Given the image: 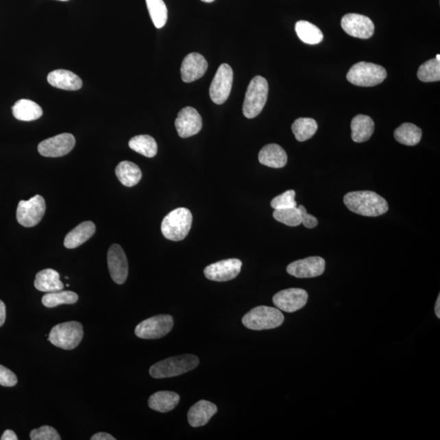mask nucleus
<instances>
[{
	"label": "nucleus",
	"mask_w": 440,
	"mask_h": 440,
	"mask_svg": "<svg viewBox=\"0 0 440 440\" xmlns=\"http://www.w3.org/2000/svg\"><path fill=\"white\" fill-rule=\"evenodd\" d=\"M343 201L352 212L363 217H380L389 210L387 201L372 191L348 193L344 196Z\"/></svg>",
	"instance_id": "obj_1"
},
{
	"label": "nucleus",
	"mask_w": 440,
	"mask_h": 440,
	"mask_svg": "<svg viewBox=\"0 0 440 440\" xmlns=\"http://www.w3.org/2000/svg\"><path fill=\"white\" fill-rule=\"evenodd\" d=\"M199 365V359L194 355H181L167 358L151 366L149 374L154 378H167L186 374Z\"/></svg>",
	"instance_id": "obj_2"
},
{
	"label": "nucleus",
	"mask_w": 440,
	"mask_h": 440,
	"mask_svg": "<svg viewBox=\"0 0 440 440\" xmlns=\"http://www.w3.org/2000/svg\"><path fill=\"white\" fill-rule=\"evenodd\" d=\"M193 215L184 207L172 210L163 219L161 230L167 239L173 241H182L191 230Z\"/></svg>",
	"instance_id": "obj_3"
},
{
	"label": "nucleus",
	"mask_w": 440,
	"mask_h": 440,
	"mask_svg": "<svg viewBox=\"0 0 440 440\" xmlns=\"http://www.w3.org/2000/svg\"><path fill=\"white\" fill-rule=\"evenodd\" d=\"M284 315L277 308L258 306L250 310L243 318V325L252 330L276 329L282 325Z\"/></svg>",
	"instance_id": "obj_4"
},
{
	"label": "nucleus",
	"mask_w": 440,
	"mask_h": 440,
	"mask_svg": "<svg viewBox=\"0 0 440 440\" xmlns=\"http://www.w3.org/2000/svg\"><path fill=\"white\" fill-rule=\"evenodd\" d=\"M269 84L264 77L256 76L250 81L243 103L245 118L254 119L260 114L266 105Z\"/></svg>",
	"instance_id": "obj_5"
},
{
	"label": "nucleus",
	"mask_w": 440,
	"mask_h": 440,
	"mask_svg": "<svg viewBox=\"0 0 440 440\" xmlns=\"http://www.w3.org/2000/svg\"><path fill=\"white\" fill-rule=\"evenodd\" d=\"M387 73L379 64L361 62L354 64L347 75L351 84L359 87H374L387 79Z\"/></svg>",
	"instance_id": "obj_6"
},
{
	"label": "nucleus",
	"mask_w": 440,
	"mask_h": 440,
	"mask_svg": "<svg viewBox=\"0 0 440 440\" xmlns=\"http://www.w3.org/2000/svg\"><path fill=\"white\" fill-rule=\"evenodd\" d=\"M83 338L84 329L82 323L69 321L54 326L50 332L49 340L56 347L64 350H73L79 346Z\"/></svg>",
	"instance_id": "obj_7"
},
{
	"label": "nucleus",
	"mask_w": 440,
	"mask_h": 440,
	"mask_svg": "<svg viewBox=\"0 0 440 440\" xmlns=\"http://www.w3.org/2000/svg\"><path fill=\"white\" fill-rule=\"evenodd\" d=\"M174 326L173 317L170 315H158L140 322L135 330L138 338L158 339L169 334Z\"/></svg>",
	"instance_id": "obj_8"
},
{
	"label": "nucleus",
	"mask_w": 440,
	"mask_h": 440,
	"mask_svg": "<svg viewBox=\"0 0 440 440\" xmlns=\"http://www.w3.org/2000/svg\"><path fill=\"white\" fill-rule=\"evenodd\" d=\"M46 211L45 198L36 195L28 201H21L16 210L17 221L25 228L36 226Z\"/></svg>",
	"instance_id": "obj_9"
},
{
	"label": "nucleus",
	"mask_w": 440,
	"mask_h": 440,
	"mask_svg": "<svg viewBox=\"0 0 440 440\" xmlns=\"http://www.w3.org/2000/svg\"><path fill=\"white\" fill-rule=\"evenodd\" d=\"M232 82H234V72L231 66L228 64H222L215 73L210 87L211 100L217 105H222L230 97Z\"/></svg>",
	"instance_id": "obj_10"
},
{
	"label": "nucleus",
	"mask_w": 440,
	"mask_h": 440,
	"mask_svg": "<svg viewBox=\"0 0 440 440\" xmlns=\"http://www.w3.org/2000/svg\"><path fill=\"white\" fill-rule=\"evenodd\" d=\"M308 300V292L300 288H291L280 291L276 293L273 299L276 307L288 313H295L303 308Z\"/></svg>",
	"instance_id": "obj_11"
},
{
	"label": "nucleus",
	"mask_w": 440,
	"mask_h": 440,
	"mask_svg": "<svg viewBox=\"0 0 440 440\" xmlns=\"http://www.w3.org/2000/svg\"><path fill=\"white\" fill-rule=\"evenodd\" d=\"M75 145V138L70 133L49 138L38 146V153L47 158H59L71 152Z\"/></svg>",
	"instance_id": "obj_12"
},
{
	"label": "nucleus",
	"mask_w": 440,
	"mask_h": 440,
	"mask_svg": "<svg viewBox=\"0 0 440 440\" xmlns=\"http://www.w3.org/2000/svg\"><path fill=\"white\" fill-rule=\"evenodd\" d=\"M243 262L237 258H230L215 262L204 269L205 277L214 282H223L234 279L239 275Z\"/></svg>",
	"instance_id": "obj_13"
},
{
	"label": "nucleus",
	"mask_w": 440,
	"mask_h": 440,
	"mask_svg": "<svg viewBox=\"0 0 440 440\" xmlns=\"http://www.w3.org/2000/svg\"><path fill=\"white\" fill-rule=\"evenodd\" d=\"M326 270V261L321 257L313 256L291 262L287 266V273L297 278L320 277Z\"/></svg>",
	"instance_id": "obj_14"
},
{
	"label": "nucleus",
	"mask_w": 440,
	"mask_h": 440,
	"mask_svg": "<svg viewBox=\"0 0 440 440\" xmlns=\"http://www.w3.org/2000/svg\"><path fill=\"white\" fill-rule=\"evenodd\" d=\"M341 25L349 36L367 40L373 36L374 25L372 20L363 15L349 14L345 15Z\"/></svg>",
	"instance_id": "obj_15"
},
{
	"label": "nucleus",
	"mask_w": 440,
	"mask_h": 440,
	"mask_svg": "<svg viewBox=\"0 0 440 440\" xmlns=\"http://www.w3.org/2000/svg\"><path fill=\"white\" fill-rule=\"evenodd\" d=\"M108 267L112 280L115 283L123 284L128 276V262L124 250L119 245H112L107 256Z\"/></svg>",
	"instance_id": "obj_16"
},
{
	"label": "nucleus",
	"mask_w": 440,
	"mask_h": 440,
	"mask_svg": "<svg viewBox=\"0 0 440 440\" xmlns=\"http://www.w3.org/2000/svg\"><path fill=\"white\" fill-rule=\"evenodd\" d=\"M175 125L181 138H188L197 135L201 130L202 119L194 108L185 107L179 112Z\"/></svg>",
	"instance_id": "obj_17"
},
{
	"label": "nucleus",
	"mask_w": 440,
	"mask_h": 440,
	"mask_svg": "<svg viewBox=\"0 0 440 440\" xmlns=\"http://www.w3.org/2000/svg\"><path fill=\"white\" fill-rule=\"evenodd\" d=\"M207 68L208 63L204 56L197 53L188 54L181 64V77L184 83H192L204 77Z\"/></svg>",
	"instance_id": "obj_18"
},
{
	"label": "nucleus",
	"mask_w": 440,
	"mask_h": 440,
	"mask_svg": "<svg viewBox=\"0 0 440 440\" xmlns=\"http://www.w3.org/2000/svg\"><path fill=\"white\" fill-rule=\"evenodd\" d=\"M217 406L207 400H200L193 404L188 413L189 424L193 427H200L208 424L210 418L217 413Z\"/></svg>",
	"instance_id": "obj_19"
},
{
	"label": "nucleus",
	"mask_w": 440,
	"mask_h": 440,
	"mask_svg": "<svg viewBox=\"0 0 440 440\" xmlns=\"http://www.w3.org/2000/svg\"><path fill=\"white\" fill-rule=\"evenodd\" d=\"M47 82L56 88L77 90L83 87V81L70 71L57 70L47 75Z\"/></svg>",
	"instance_id": "obj_20"
},
{
	"label": "nucleus",
	"mask_w": 440,
	"mask_h": 440,
	"mask_svg": "<svg viewBox=\"0 0 440 440\" xmlns=\"http://www.w3.org/2000/svg\"><path fill=\"white\" fill-rule=\"evenodd\" d=\"M258 161L262 165L278 169L286 165L288 157L282 147L277 144H270L260 150Z\"/></svg>",
	"instance_id": "obj_21"
},
{
	"label": "nucleus",
	"mask_w": 440,
	"mask_h": 440,
	"mask_svg": "<svg viewBox=\"0 0 440 440\" xmlns=\"http://www.w3.org/2000/svg\"><path fill=\"white\" fill-rule=\"evenodd\" d=\"M96 226L92 221H85L69 232L64 239V245L68 249L80 247L95 234Z\"/></svg>",
	"instance_id": "obj_22"
},
{
	"label": "nucleus",
	"mask_w": 440,
	"mask_h": 440,
	"mask_svg": "<svg viewBox=\"0 0 440 440\" xmlns=\"http://www.w3.org/2000/svg\"><path fill=\"white\" fill-rule=\"evenodd\" d=\"M352 139L356 143H363L370 139L374 132V123L369 116L356 115L352 121Z\"/></svg>",
	"instance_id": "obj_23"
},
{
	"label": "nucleus",
	"mask_w": 440,
	"mask_h": 440,
	"mask_svg": "<svg viewBox=\"0 0 440 440\" xmlns=\"http://www.w3.org/2000/svg\"><path fill=\"white\" fill-rule=\"evenodd\" d=\"M180 397L173 391H158L149 399V406L159 413H168L177 406Z\"/></svg>",
	"instance_id": "obj_24"
},
{
	"label": "nucleus",
	"mask_w": 440,
	"mask_h": 440,
	"mask_svg": "<svg viewBox=\"0 0 440 440\" xmlns=\"http://www.w3.org/2000/svg\"><path fill=\"white\" fill-rule=\"evenodd\" d=\"M34 286L38 291L45 293L60 291L64 289L59 273L51 269L42 270L37 273Z\"/></svg>",
	"instance_id": "obj_25"
},
{
	"label": "nucleus",
	"mask_w": 440,
	"mask_h": 440,
	"mask_svg": "<svg viewBox=\"0 0 440 440\" xmlns=\"http://www.w3.org/2000/svg\"><path fill=\"white\" fill-rule=\"evenodd\" d=\"M12 114L17 120L30 122L42 117V108L37 103L27 99L16 101L12 107Z\"/></svg>",
	"instance_id": "obj_26"
},
{
	"label": "nucleus",
	"mask_w": 440,
	"mask_h": 440,
	"mask_svg": "<svg viewBox=\"0 0 440 440\" xmlns=\"http://www.w3.org/2000/svg\"><path fill=\"white\" fill-rule=\"evenodd\" d=\"M116 175L124 186L133 187L142 178L140 168L132 162H121L115 169Z\"/></svg>",
	"instance_id": "obj_27"
},
{
	"label": "nucleus",
	"mask_w": 440,
	"mask_h": 440,
	"mask_svg": "<svg viewBox=\"0 0 440 440\" xmlns=\"http://www.w3.org/2000/svg\"><path fill=\"white\" fill-rule=\"evenodd\" d=\"M295 32L302 41L310 45L320 44L323 38L321 30L307 21H297Z\"/></svg>",
	"instance_id": "obj_28"
},
{
	"label": "nucleus",
	"mask_w": 440,
	"mask_h": 440,
	"mask_svg": "<svg viewBox=\"0 0 440 440\" xmlns=\"http://www.w3.org/2000/svg\"><path fill=\"white\" fill-rule=\"evenodd\" d=\"M394 136L399 143L407 146H414L419 143L422 136V132L416 125L406 123L400 125L396 129Z\"/></svg>",
	"instance_id": "obj_29"
},
{
	"label": "nucleus",
	"mask_w": 440,
	"mask_h": 440,
	"mask_svg": "<svg viewBox=\"0 0 440 440\" xmlns=\"http://www.w3.org/2000/svg\"><path fill=\"white\" fill-rule=\"evenodd\" d=\"M129 147L136 153L147 158H154L158 153V145L152 136L140 135L132 138Z\"/></svg>",
	"instance_id": "obj_30"
},
{
	"label": "nucleus",
	"mask_w": 440,
	"mask_h": 440,
	"mask_svg": "<svg viewBox=\"0 0 440 440\" xmlns=\"http://www.w3.org/2000/svg\"><path fill=\"white\" fill-rule=\"evenodd\" d=\"M291 128L296 140L304 142L310 139L316 134L318 125L313 119L300 118L295 121Z\"/></svg>",
	"instance_id": "obj_31"
},
{
	"label": "nucleus",
	"mask_w": 440,
	"mask_h": 440,
	"mask_svg": "<svg viewBox=\"0 0 440 440\" xmlns=\"http://www.w3.org/2000/svg\"><path fill=\"white\" fill-rule=\"evenodd\" d=\"M79 300L77 293L72 291H56L49 293L42 297V304L46 308H56L62 304H75Z\"/></svg>",
	"instance_id": "obj_32"
},
{
	"label": "nucleus",
	"mask_w": 440,
	"mask_h": 440,
	"mask_svg": "<svg viewBox=\"0 0 440 440\" xmlns=\"http://www.w3.org/2000/svg\"><path fill=\"white\" fill-rule=\"evenodd\" d=\"M151 19L158 29L162 28L167 21V8L163 0H146Z\"/></svg>",
	"instance_id": "obj_33"
},
{
	"label": "nucleus",
	"mask_w": 440,
	"mask_h": 440,
	"mask_svg": "<svg viewBox=\"0 0 440 440\" xmlns=\"http://www.w3.org/2000/svg\"><path fill=\"white\" fill-rule=\"evenodd\" d=\"M417 77L424 83H432L440 80V62L430 59L418 69Z\"/></svg>",
	"instance_id": "obj_34"
},
{
	"label": "nucleus",
	"mask_w": 440,
	"mask_h": 440,
	"mask_svg": "<svg viewBox=\"0 0 440 440\" xmlns=\"http://www.w3.org/2000/svg\"><path fill=\"white\" fill-rule=\"evenodd\" d=\"M273 217L277 221L290 227H297L302 223L301 213L299 207L275 210Z\"/></svg>",
	"instance_id": "obj_35"
},
{
	"label": "nucleus",
	"mask_w": 440,
	"mask_h": 440,
	"mask_svg": "<svg viewBox=\"0 0 440 440\" xmlns=\"http://www.w3.org/2000/svg\"><path fill=\"white\" fill-rule=\"evenodd\" d=\"M295 194V191L284 192L271 200V206L273 207L274 210L288 209L297 207Z\"/></svg>",
	"instance_id": "obj_36"
},
{
	"label": "nucleus",
	"mask_w": 440,
	"mask_h": 440,
	"mask_svg": "<svg viewBox=\"0 0 440 440\" xmlns=\"http://www.w3.org/2000/svg\"><path fill=\"white\" fill-rule=\"evenodd\" d=\"M32 440H60L58 430L49 426H41L40 428L34 429L30 432Z\"/></svg>",
	"instance_id": "obj_37"
},
{
	"label": "nucleus",
	"mask_w": 440,
	"mask_h": 440,
	"mask_svg": "<svg viewBox=\"0 0 440 440\" xmlns=\"http://www.w3.org/2000/svg\"><path fill=\"white\" fill-rule=\"evenodd\" d=\"M17 378L14 373L10 369L0 365V385L3 387H12L16 385Z\"/></svg>",
	"instance_id": "obj_38"
},
{
	"label": "nucleus",
	"mask_w": 440,
	"mask_h": 440,
	"mask_svg": "<svg viewBox=\"0 0 440 440\" xmlns=\"http://www.w3.org/2000/svg\"><path fill=\"white\" fill-rule=\"evenodd\" d=\"M299 209L301 213L302 223L308 228H316L318 224L317 219L313 217V215L308 214L307 210H306L304 206H300Z\"/></svg>",
	"instance_id": "obj_39"
},
{
	"label": "nucleus",
	"mask_w": 440,
	"mask_h": 440,
	"mask_svg": "<svg viewBox=\"0 0 440 440\" xmlns=\"http://www.w3.org/2000/svg\"><path fill=\"white\" fill-rule=\"evenodd\" d=\"M92 440H115L116 439L114 437H112L111 435L105 433V432H99L96 435H94L92 438Z\"/></svg>",
	"instance_id": "obj_40"
},
{
	"label": "nucleus",
	"mask_w": 440,
	"mask_h": 440,
	"mask_svg": "<svg viewBox=\"0 0 440 440\" xmlns=\"http://www.w3.org/2000/svg\"><path fill=\"white\" fill-rule=\"evenodd\" d=\"M6 320V307L2 300H0V327L3 326Z\"/></svg>",
	"instance_id": "obj_41"
},
{
	"label": "nucleus",
	"mask_w": 440,
	"mask_h": 440,
	"mask_svg": "<svg viewBox=\"0 0 440 440\" xmlns=\"http://www.w3.org/2000/svg\"><path fill=\"white\" fill-rule=\"evenodd\" d=\"M17 439H19V437H17L16 435L14 432V431L11 430H5V432L3 434L1 437V440H17Z\"/></svg>",
	"instance_id": "obj_42"
},
{
	"label": "nucleus",
	"mask_w": 440,
	"mask_h": 440,
	"mask_svg": "<svg viewBox=\"0 0 440 440\" xmlns=\"http://www.w3.org/2000/svg\"><path fill=\"white\" fill-rule=\"evenodd\" d=\"M435 313L437 315V317L440 318V295L438 296L437 303H435Z\"/></svg>",
	"instance_id": "obj_43"
},
{
	"label": "nucleus",
	"mask_w": 440,
	"mask_h": 440,
	"mask_svg": "<svg viewBox=\"0 0 440 440\" xmlns=\"http://www.w3.org/2000/svg\"><path fill=\"white\" fill-rule=\"evenodd\" d=\"M201 1H204L205 3H211L215 1V0H201Z\"/></svg>",
	"instance_id": "obj_44"
},
{
	"label": "nucleus",
	"mask_w": 440,
	"mask_h": 440,
	"mask_svg": "<svg viewBox=\"0 0 440 440\" xmlns=\"http://www.w3.org/2000/svg\"><path fill=\"white\" fill-rule=\"evenodd\" d=\"M435 59L439 60V62H440V55H439V54L437 55V58H435Z\"/></svg>",
	"instance_id": "obj_45"
},
{
	"label": "nucleus",
	"mask_w": 440,
	"mask_h": 440,
	"mask_svg": "<svg viewBox=\"0 0 440 440\" xmlns=\"http://www.w3.org/2000/svg\"><path fill=\"white\" fill-rule=\"evenodd\" d=\"M59 1H69V0H59Z\"/></svg>",
	"instance_id": "obj_46"
}]
</instances>
